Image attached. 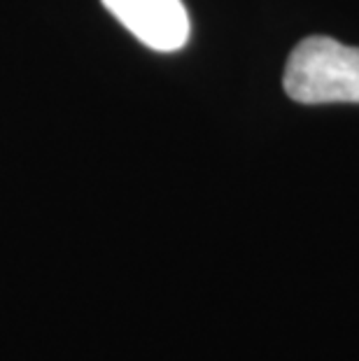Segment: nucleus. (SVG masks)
<instances>
[{
  "label": "nucleus",
  "mask_w": 359,
  "mask_h": 361,
  "mask_svg": "<svg viewBox=\"0 0 359 361\" xmlns=\"http://www.w3.org/2000/svg\"><path fill=\"white\" fill-rule=\"evenodd\" d=\"M282 84L303 105L359 103V49L324 35L305 37L287 61Z\"/></svg>",
  "instance_id": "obj_1"
},
{
  "label": "nucleus",
  "mask_w": 359,
  "mask_h": 361,
  "mask_svg": "<svg viewBox=\"0 0 359 361\" xmlns=\"http://www.w3.org/2000/svg\"><path fill=\"white\" fill-rule=\"evenodd\" d=\"M119 24L157 51H178L189 40V14L182 0H103Z\"/></svg>",
  "instance_id": "obj_2"
}]
</instances>
